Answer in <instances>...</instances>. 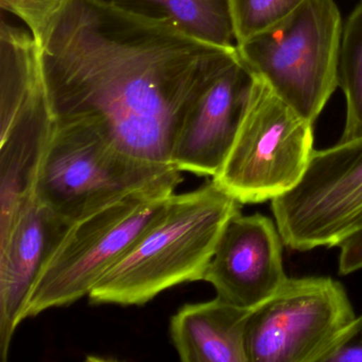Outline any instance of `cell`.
<instances>
[{"instance_id": "5b68a950", "label": "cell", "mask_w": 362, "mask_h": 362, "mask_svg": "<svg viewBox=\"0 0 362 362\" xmlns=\"http://www.w3.org/2000/svg\"><path fill=\"white\" fill-rule=\"evenodd\" d=\"M342 31L334 0H305L274 26L238 44L237 52L254 76L313 124L339 86Z\"/></svg>"}, {"instance_id": "30bf717a", "label": "cell", "mask_w": 362, "mask_h": 362, "mask_svg": "<svg viewBox=\"0 0 362 362\" xmlns=\"http://www.w3.org/2000/svg\"><path fill=\"white\" fill-rule=\"evenodd\" d=\"M283 243L270 218L240 211L226 223L202 281L213 285L220 300L252 310L288 279Z\"/></svg>"}, {"instance_id": "8992f818", "label": "cell", "mask_w": 362, "mask_h": 362, "mask_svg": "<svg viewBox=\"0 0 362 362\" xmlns=\"http://www.w3.org/2000/svg\"><path fill=\"white\" fill-rule=\"evenodd\" d=\"M313 151V124L256 77L234 144L211 177L241 204L272 201L289 192Z\"/></svg>"}, {"instance_id": "4fadbf2b", "label": "cell", "mask_w": 362, "mask_h": 362, "mask_svg": "<svg viewBox=\"0 0 362 362\" xmlns=\"http://www.w3.org/2000/svg\"><path fill=\"white\" fill-rule=\"evenodd\" d=\"M250 311L216 298L186 304L170 320L171 342L184 362H249Z\"/></svg>"}, {"instance_id": "52a82bcc", "label": "cell", "mask_w": 362, "mask_h": 362, "mask_svg": "<svg viewBox=\"0 0 362 362\" xmlns=\"http://www.w3.org/2000/svg\"><path fill=\"white\" fill-rule=\"evenodd\" d=\"M355 317L340 281L332 277H288L272 296L250 311L247 359L320 362Z\"/></svg>"}, {"instance_id": "3957f363", "label": "cell", "mask_w": 362, "mask_h": 362, "mask_svg": "<svg viewBox=\"0 0 362 362\" xmlns=\"http://www.w3.org/2000/svg\"><path fill=\"white\" fill-rule=\"evenodd\" d=\"M182 181L177 169L122 151L96 124L56 118L35 199L71 224L133 192Z\"/></svg>"}, {"instance_id": "6da1fadb", "label": "cell", "mask_w": 362, "mask_h": 362, "mask_svg": "<svg viewBox=\"0 0 362 362\" xmlns=\"http://www.w3.org/2000/svg\"><path fill=\"white\" fill-rule=\"evenodd\" d=\"M33 37L54 117L92 122L122 151L160 166L173 167L192 103L239 60L237 47L100 0H60Z\"/></svg>"}, {"instance_id": "e0dca14e", "label": "cell", "mask_w": 362, "mask_h": 362, "mask_svg": "<svg viewBox=\"0 0 362 362\" xmlns=\"http://www.w3.org/2000/svg\"><path fill=\"white\" fill-rule=\"evenodd\" d=\"M320 362H362V315L345 327Z\"/></svg>"}, {"instance_id": "9c48e42d", "label": "cell", "mask_w": 362, "mask_h": 362, "mask_svg": "<svg viewBox=\"0 0 362 362\" xmlns=\"http://www.w3.org/2000/svg\"><path fill=\"white\" fill-rule=\"evenodd\" d=\"M56 117L45 86L25 82L0 98V243L35 201Z\"/></svg>"}, {"instance_id": "7c38bea8", "label": "cell", "mask_w": 362, "mask_h": 362, "mask_svg": "<svg viewBox=\"0 0 362 362\" xmlns=\"http://www.w3.org/2000/svg\"><path fill=\"white\" fill-rule=\"evenodd\" d=\"M71 224L35 202L24 211L8 238L0 243V356L8 351L31 290L42 269Z\"/></svg>"}, {"instance_id": "8fae6325", "label": "cell", "mask_w": 362, "mask_h": 362, "mask_svg": "<svg viewBox=\"0 0 362 362\" xmlns=\"http://www.w3.org/2000/svg\"><path fill=\"white\" fill-rule=\"evenodd\" d=\"M254 80L239 58L199 95L173 141L170 162L175 169L200 177L219 173L240 128Z\"/></svg>"}, {"instance_id": "d6986e66", "label": "cell", "mask_w": 362, "mask_h": 362, "mask_svg": "<svg viewBox=\"0 0 362 362\" xmlns=\"http://www.w3.org/2000/svg\"><path fill=\"white\" fill-rule=\"evenodd\" d=\"M339 272L347 275L362 269V219L338 245Z\"/></svg>"}, {"instance_id": "5bb4252c", "label": "cell", "mask_w": 362, "mask_h": 362, "mask_svg": "<svg viewBox=\"0 0 362 362\" xmlns=\"http://www.w3.org/2000/svg\"><path fill=\"white\" fill-rule=\"evenodd\" d=\"M146 18L165 20L207 43L236 47L230 0H100Z\"/></svg>"}, {"instance_id": "ac0fdd59", "label": "cell", "mask_w": 362, "mask_h": 362, "mask_svg": "<svg viewBox=\"0 0 362 362\" xmlns=\"http://www.w3.org/2000/svg\"><path fill=\"white\" fill-rule=\"evenodd\" d=\"M58 4L59 0H0L1 9L18 18L31 35Z\"/></svg>"}, {"instance_id": "ba28073f", "label": "cell", "mask_w": 362, "mask_h": 362, "mask_svg": "<svg viewBox=\"0 0 362 362\" xmlns=\"http://www.w3.org/2000/svg\"><path fill=\"white\" fill-rule=\"evenodd\" d=\"M271 207L290 249L338 247L362 219V137L315 150L298 184Z\"/></svg>"}, {"instance_id": "277c9868", "label": "cell", "mask_w": 362, "mask_h": 362, "mask_svg": "<svg viewBox=\"0 0 362 362\" xmlns=\"http://www.w3.org/2000/svg\"><path fill=\"white\" fill-rule=\"evenodd\" d=\"M177 187L169 184L139 190L71 223L42 269L22 321L88 296L160 217Z\"/></svg>"}, {"instance_id": "9a60e30c", "label": "cell", "mask_w": 362, "mask_h": 362, "mask_svg": "<svg viewBox=\"0 0 362 362\" xmlns=\"http://www.w3.org/2000/svg\"><path fill=\"white\" fill-rule=\"evenodd\" d=\"M338 84L346 99V120L340 141L362 137V0L343 25Z\"/></svg>"}, {"instance_id": "2e32d148", "label": "cell", "mask_w": 362, "mask_h": 362, "mask_svg": "<svg viewBox=\"0 0 362 362\" xmlns=\"http://www.w3.org/2000/svg\"><path fill=\"white\" fill-rule=\"evenodd\" d=\"M305 0H230L236 46L274 26Z\"/></svg>"}, {"instance_id": "7a4b0ae2", "label": "cell", "mask_w": 362, "mask_h": 362, "mask_svg": "<svg viewBox=\"0 0 362 362\" xmlns=\"http://www.w3.org/2000/svg\"><path fill=\"white\" fill-rule=\"evenodd\" d=\"M241 205L213 179L173 194L160 217L93 288L90 302L139 306L169 288L202 281L226 223Z\"/></svg>"}]
</instances>
